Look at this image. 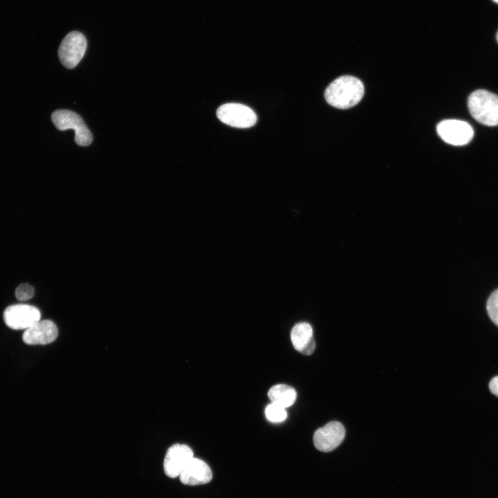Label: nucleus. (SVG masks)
Masks as SVG:
<instances>
[{
	"mask_svg": "<svg viewBox=\"0 0 498 498\" xmlns=\"http://www.w3.org/2000/svg\"><path fill=\"white\" fill-rule=\"evenodd\" d=\"M364 86L358 78L341 76L333 81L326 89V102L338 109H349L357 104L364 95Z\"/></svg>",
	"mask_w": 498,
	"mask_h": 498,
	"instance_id": "obj_1",
	"label": "nucleus"
},
{
	"mask_svg": "<svg viewBox=\"0 0 498 498\" xmlns=\"http://www.w3.org/2000/svg\"><path fill=\"white\" fill-rule=\"evenodd\" d=\"M468 107L472 116L479 123L498 125L497 95L486 90H477L469 95Z\"/></svg>",
	"mask_w": 498,
	"mask_h": 498,
	"instance_id": "obj_2",
	"label": "nucleus"
},
{
	"mask_svg": "<svg viewBox=\"0 0 498 498\" xmlns=\"http://www.w3.org/2000/svg\"><path fill=\"white\" fill-rule=\"evenodd\" d=\"M51 120L55 127L61 131L69 129L75 131V142L80 146H88L93 140V136L84 120L77 113L66 109L55 111Z\"/></svg>",
	"mask_w": 498,
	"mask_h": 498,
	"instance_id": "obj_3",
	"label": "nucleus"
},
{
	"mask_svg": "<svg viewBox=\"0 0 498 498\" xmlns=\"http://www.w3.org/2000/svg\"><path fill=\"white\" fill-rule=\"evenodd\" d=\"M87 42L84 35L78 31L68 33L62 41L58 56L61 63L67 68H73L82 59Z\"/></svg>",
	"mask_w": 498,
	"mask_h": 498,
	"instance_id": "obj_4",
	"label": "nucleus"
},
{
	"mask_svg": "<svg viewBox=\"0 0 498 498\" xmlns=\"http://www.w3.org/2000/svg\"><path fill=\"white\" fill-rule=\"evenodd\" d=\"M218 118L223 123L237 128H248L255 124L257 116L250 107L239 103H227L216 111Z\"/></svg>",
	"mask_w": 498,
	"mask_h": 498,
	"instance_id": "obj_5",
	"label": "nucleus"
},
{
	"mask_svg": "<svg viewBox=\"0 0 498 498\" xmlns=\"http://www.w3.org/2000/svg\"><path fill=\"white\" fill-rule=\"evenodd\" d=\"M41 318L39 308L29 304H13L3 312L5 324L14 330L27 329Z\"/></svg>",
	"mask_w": 498,
	"mask_h": 498,
	"instance_id": "obj_6",
	"label": "nucleus"
},
{
	"mask_svg": "<svg viewBox=\"0 0 498 498\" xmlns=\"http://www.w3.org/2000/svg\"><path fill=\"white\" fill-rule=\"evenodd\" d=\"M436 129L442 140L454 146L468 144L474 136L470 124L459 120H443L438 124Z\"/></svg>",
	"mask_w": 498,
	"mask_h": 498,
	"instance_id": "obj_7",
	"label": "nucleus"
},
{
	"mask_svg": "<svg viewBox=\"0 0 498 498\" xmlns=\"http://www.w3.org/2000/svg\"><path fill=\"white\" fill-rule=\"evenodd\" d=\"M193 457V451L188 445L180 443L172 445L163 461L165 474L170 478L179 477Z\"/></svg>",
	"mask_w": 498,
	"mask_h": 498,
	"instance_id": "obj_8",
	"label": "nucleus"
},
{
	"mask_svg": "<svg viewBox=\"0 0 498 498\" xmlns=\"http://www.w3.org/2000/svg\"><path fill=\"white\" fill-rule=\"evenodd\" d=\"M345 436L344 426L338 421H331L317 429L313 435L315 447L320 451L329 452L335 449Z\"/></svg>",
	"mask_w": 498,
	"mask_h": 498,
	"instance_id": "obj_9",
	"label": "nucleus"
},
{
	"mask_svg": "<svg viewBox=\"0 0 498 498\" xmlns=\"http://www.w3.org/2000/svg\"><path fill=\"white\" fill-rule=\"evenodd\" d=\"M58 335L55 324L49 320H39L26 329L22 339L30 345H44L53 342Z\"/></svg>",
	"mask_w": 498,
	"mask_h": 498,
	"instance_id": "obj_10",
	"label": "nucleus"
},
{
	"mask_svg": "<svg viewBox=\"0 0 498 498\" xmlns=\"http://www.w3.org/2000/svg\"><path fill=\"white\" fill-rule=\"evenodd\" d=\"M183 484L188 486L203 485L212 479L209 465L203 460L193 457L179 476Z\"/></svg>",
	"mask_w": 498,
	"mask_h": 498,
	"instance_id": "obj_11",
	"label": "nucleus"
},
{
	"mask_svg": "<svg viewBox=\"0 0 498 498\" xmlns=\"http://www.w3.org/2000/svg\"><path fill=\"white\" fill-rule=\"evenodd\" d=\"M290 339L295 350L304 355H311L315 349L313 329L307 322L295 324L291 330Z\"/></svg>",
	"mask_w": 498,
	"mask_h": 498,
	"instance_id": "obj_12",
	"label": "nucleus"
},
{
	"mask_svg": "<svg viewBox=\"0 0 498 498\" xmlns=\"http://www.w3.org/2000/svg\"><path fill=\"white\" fill-rule=\"evenodd\" d=\"M268 396L271 403L286 409L295 403L297 393L295 389L289 385L278 384L269 389Z\"/></svg>",
	"mask_w": 498,
	"mask_h": 498,
	"instance_id": "obj_13",
	"label": "nucleus"
},
{
	"mask_svg": "<svg viewBox=\"0 0 498 498\" xmlns=\"http://www.w3.org/2000/svg\"><path fill=\"white\" fill-rule=\"evenodd\" d=\"M265 414L266 418L272 423L282 422L287 417L285 408L273 403L266 406Z\"/></svg>",
	"mask_w": 498,
	"mask_h": 498,
	"instance_id": "obj_14",
	"label": "nucleus"
},
{
	"mask_svg": "<svg viewBox=\"0 0 498 498\" xmlns=\"http://www.w3.org/2000/svg\"><path fill=\"white\" fill-rule=\"evenodd\" d=\"M486 309L490 320L498 326V289L488 297Z\"/></svg>",
	"mask_w": 498,
	"mask_h": 498,
	"instance_id": "obj_15",
	"label": "nucleus"
},
{
	"mask_svg": "<svg viewBox=\"0 0 498 498\" xmlns=\"http://www.w3.org/2000/svg\"><path fill=\"white\" fill-rule=\"evenodd\" d=\"M34 294L33 286L27 283L20 284L15 290V297L19 301H27L31 299Z\"/></svg>",
	"mask_w": 498,
	"mask_h": 498,
	"instance_id": "obj_16",
	"label": "nucleus"
},
{
	"mask_svg": "<svg viewBox=\"0 0 498 498\" xmlns=\"http://www.w3.org/2000/svg\"><path fill=\"white\" fill-rule=\"evenodd\" d=\"M489 389L492 394L498 397V376L491 379L489 382Z\"/></svg>",
	"mask_w": 498,
	"mask_h": 498,
	"instance_id": "obj_17",
	"label": "nucleus"
},
{
	"mask_svg": "<svg viewBox=\"0 0 498 498\" xmlns=\"http://www.w3.org/2000/svg\"><path fill=\"white\" fill-rule=\"evenodd\" d=\"M494 2L498 3V0H492Z\"/></svg>",
	"mask_w": 498,
	"mask_h": 498,
	"instance_id": "obj_18",
	"label": "nucleus"
},
{
	"mask_svg": "<svg viewBox=\"0 0 498 498\" xmlns=\"http://www.w3.org/2000/svg\"><path fill=\"white\" fill-rule=\"evenodd\" d=\"M497 42H498V32H497Z\"/></svg>",
	"mask_w": 498,
	"mask_h": 498,
	"instance_id": "obj_19",
	"label": "nucleus"
}]
</instances>
